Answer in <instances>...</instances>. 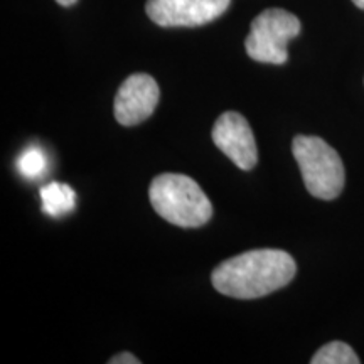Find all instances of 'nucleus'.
Wrapping results in <instances>:
<instances>
[{
  "label": "nucleus",
  "mask_w": 364,
  "mask_h": 364,
  "mask_svg": "<svg viewBox=\"0 0 364 364\" xmlns=\"http://www.w3.org/2000/svg\"><path fill=\"white\" fill-rule=\"evenodd\" d=\"M297 265L284 250H252L220 263L213 285L228 297L252 300L284 289L294 280Z\"/></svg>",
  "instance_id": "nucleus-1"
},
{
  "label": "nucleus",
  "mask_w": 364,
  "mask_h": 364,
  "mask_svg": "<svg viewBox=\"0 0 364 364\" xmlns=\"http://www.w3.org/2000/svg\"><path fill=\"white\" fill-rule=\"evenodd\" d=\"M150 203L166 221L182 228L206 225L213 216L211 201L199 184L184 174H162L152 181Z\"/></svg>",
  "instance_id": "nucleus-2"
},
{
  "label": "nucleus",
  "mask_w": 364,
  "mask_h": 364,
  "mask_svg": "<svg viewBox=\"0 0 364 364\" xmlns=\"http://www.w3.org/2000/svg\"><path fill=\"white\" fill-rule=\"evenodd\" d=\"M306 188L314 198L336 199L343 193L346 172L339 154L318 136L299 135L292 144Z\"/></svg>",
  "instance_id": "nucleus-3"
},
{
  "label": "nucleus",
  "mask_w": 364,
  "mask_h": 364,
  "mask_svg": "<svg viewBox=\"0 0 364 364\" xmlns=\"http://www.w3.org/2000/svg\"><path fill=\"white\" fill-rule=\"evenodd\" d=\"M300 21L284 9H267L252 22L245 49L253 61L285 65L289 59L287 44L300 34Z\"/></svg>",
  "instance_id": "nucleus-4"
},
{
  "label": "nucleus",
  "mask_w": 364,
  "mask_h": 364,
  "mask_svg": "<svg viewBox=\"0 0 364 364\" xmlns=\"http://www.w3.org/2000/svg\"><path fill=\"white\" fill-rule=\"evenodd\" d=\"M231 0H147L145 12L161 27H198L226 12Z\"/></svg>",
  "instance_id": "nucleus-5"
},
{
  "label": "nucleus",
  "mask_w": 364,
  "mask_h": 364,
  "mask_svg": "<svg viewBox=\"0 0 364 364\" xmlns=\"http://www.w3.org/2000/svg\"><path fill=\"white\" fill-rule=\"evenodd\" d=\"M211 135L216 147L241 171H250L257 166V144L243 115L236 112L223 113L213 127Z\"/></svg>",
  "instance_id": "nucleus-6"
},
{
  "label": "nucleus",
  "mask_w": 364,
  "mask_h": 364,
  "mask_svg": "<svg viewBox=\"0 0 364 364\" xmlns=\"http://www.w3.org/2000/svg\"><path fill=\"white\" fill-rule=\"evenodd\" d=\"M159 85L150 75L135 73L118 88L113 112L120 125L134 127L152 115L159 103Z\"/></svg>",
  "instance_id": "nucleus-7"
},
{
  "label": "nucleus",
  "mask_w": 364,
  "mask_h": 364,
  "mask_svg": "<svg viewBox=\"0 0 364 364\" xmlns=\"http://www.w3.org/2000/svg\"><path fill=\"white\" fill-rule=\"evenodd\" d=\"M43 211L51 218H61L76 206V193L71 186L63 182H49L41 188Z\"/></svg>",
  "instance_id": "nucleus-8"
},
{
  "label": "nucleus",
  "mask_w": 364,
  "mask_h": 364,
  "mask_svg": "<svg viewBox=\"0 0 364 364\" xmlns=\"http://www.w3.org/2000/svg\"><path fill=\"white\" fill-rule=\"evenodd\" d=\"M312 364H359L358 354L346 343L334 341L322 346L311 359Z\"/></svg>",
  "instance_id": "nucleus-9"
},
{
  "label": "nucleus",
  "mask_w": 364,
  "mask_h": 364,
  "mask_svg": "<svg viewBox=\"0 0 364 364\" xmlns=\"http://www.w3.org/2000/svg\"><path fill=\"white\" fill-rule=\"evenodd\" d=\"M17 169L26 179H39L48 169V157H46L44 150L38 145H29L26 150H22L19 159H17Z\"/></svg>",
  "instance_id": "nucleus-10"
},
{
  "label": "nucleus",
  "mask_w": 364,
  "mask_h": 364,
  "mask_svg": "<svg viewBox=\"0 0 364 364\" xmlns=\"http://www.w3.org/2000/svg\"><path fill=\"white\" fill-rule=\"evenodd\" d=\"M110 364H140V359L135 358L134 354L130 353H120L117 356H113L110 361Z\"/></svg>",
  "instance_id": "nucleus-11"
},
{
  "label": "nucleus",
  "mask_w": 364,
  "mask_h": 364,
  "mask_svg": "<svg viewBox=\"0 0 364 364\" xmlns=\"http://www.w3.org/2000/svg\"><path fill=\"white\" fill-rule=\"evenodd\" d=\"M56 2L59 4V6H63V7H70V6H75V4L78 2V0H56Z\"/></svg>",
  "instance_id": "nucleus-12"
},
{
  "label": "nucleus",
  "mask_w": 364,
  "mask_h": 364,
  "mask_svg": "<svg viewBox=\"0 0 364 364\" xmlns=\"http://www.w3.org/2000/svg\"><path fill=\"white\" fill-rule=\"evenodd\" d=\"M354 6L359 7V9H364V0H353Z\"/></svg>",
  "instance_id": "nucleus-13"
}]
</instances>
